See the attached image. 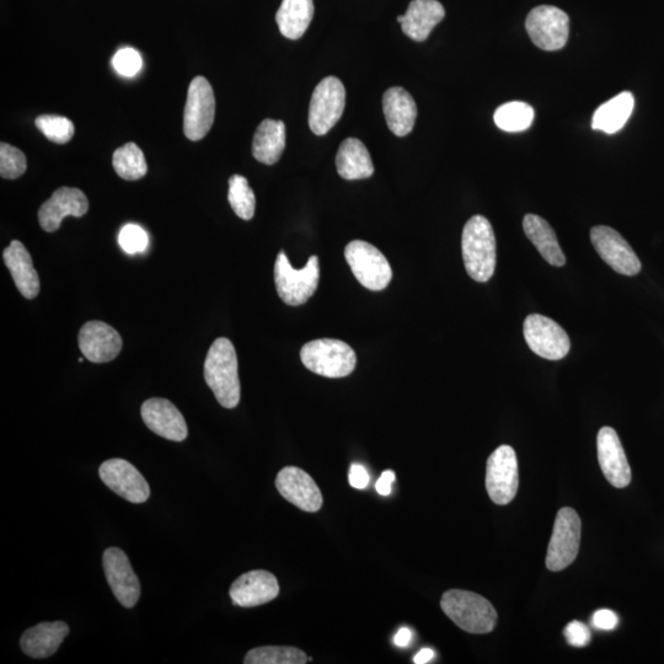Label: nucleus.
Segmentation results:
<instances>
[{"label":"nucleus","mask_w":664,"mask_h":664,"mask_svg":"<svg viewBox=\"0 0 664 664\" xmlns=\"http://www.w3.org/2000/svg\"><path fill=\"white\" fill-rule=\"evenodd\" d=\"M313 16V0H283L276 21L283 36L289 40H298L308 30Z\"/></svg>","instance_id":"30"},{"label":"nucleus","mask_w":664,"mask_h":664,"mask_svg":"<svg viewBox=\"0 0 664 664\" xmlns=\"http://www.w3.org/2000/svg\"><path fill=\"white\" fill-rule=\"evenodd\" d=\"M346 105V90L341 80L328 77L317 85L309 106V127L324 136L340 121Z\"/></svg>","instance_id":"8"},{"label":"nucleus","mask_w":664,"mask_h":664,"mask_svg":"<svg viewBox=\"0 0 664 664\" xmlns=\"http://www.w3.org/2000/svg\"><path fill=\"white\" fill-rule=\"evenodd\" d=\"M302 362L310 372L326 378H344L355 371L357 357L346 342L320 339L302 347Z\"/></svg>","instance_id":"4"},{"label":"nucleus","mask_w":664,"mask_h":664,"mask_svg":"<svg viewBox=\"0 0 664 664\" xmlns=\"http://www.w3.org/2000/svg\"><path fill=\"white\" fill-rule=\"evenodd\" d=\"M119 243L126 254L136 255L147 249L148 235L146 230L137 224H127L121 230Z\"/></svg>","instance_id":"37"},{"label":"nucleus","mask_w":664,"mask_h":664,"mask_svg":"<svg viewBox=\"0 0 664 664\" xmlns=\"http://www.w3.org/2000/svg\"><path fill=\"white\" fill-rule=\"evenodd\" d=\"M35 125L51 142L66 144L74 136L76 127L67 117L56 115H42L37 117Z\"/></svg>","instance_id":"35"},{"label":"nucleus","mask_w":664,"mask_h":664,"mask_svg":"<svg viewBox=\"0 0 664 664\" xmlns=\"http://www.w3.org/2000/svg\"><path fill=\"white\" fill-rule=\"evenodd\" d=\"M465 270L474 281L485 283L494 276L497 261L494 228L484 216H474L465 224L462 237Z\"/></svg>","instance_id":"2"},{"label":"nucleus","mask_w":664,"mask_h":664,"mask_svg":"<svg viewBox=\"0 0 664 664\" xmlns=\"http://www.w3.org/2000/svg\"><path fill=\"white\" fill-rule=\"evenodd\" d=\"M286 148V126L282 121L267 119L257 127L253 154L257 162L273 165L281 159Z\"/></svg>","instance_id":"28"},{"label":"nucleus","mask_w":664,"mask_h":664,"mask_svg":"<svg viewBox=\"0 0 664 664\" xmlns=\"http://www.w3.org/2000/svg\"><path fill=\"white\" fill-rule=\"evenodd\" d=\"M592 624L599 630H614L619 624L618 615L609 609L597 610L593 614Z\"/></svg>","instance_id":"40"},{"label":"nucleus","mask_w":664,"mask_h":664,"mask_svg":"<svg viewBox=\"0 0 664 664\" xmlns=\"http://www.w3.org/2000/svg\"><path fill=\"white\" fill-rule=\"evenodd\" d=\"M369 474L361 464H352L348 481L353 489L364 490L369 485Z\"/></svg>","instance_id":"41"},{"label":"nucleus","mask_w":664,"mask_h":664,"mask_svg":"<svg viewBox=\"0 0 664 664\" xmlns=\"http://www.w3.org/2000/svg\"><path fill=\"white\" fill-rule=\"evenodd\" d=\"M312 660L305 652L291 646L257 647L246 653L245 664H304Z\"/></svg>","instance_id":"33"},{"label":"nucleus","mask_w":664,"mask_h":664,"mask_svg":"<svg viewBox=\"0 0 664 664\" xmlns=\"http://www.w3.org/2000/svg\"><path fill=\"white\" fill-rule=\"evenodd\" d=\"M444 15L446 10L438 0H412L408 12L398 16V21L406 36L416 42H423L441 23Z\"/></svg>","instance_id":"22"},{"label":"nucleus","mask_w":664,"mask_h":664,"mask_svg":"<svg viewBox=\"0 0 664 664\" xmlns=\"http://www.w3.org/2000/svg\"><path fill=\"white\" fill-rule=\"evenodd\" d=\"M345 259L357 281L369 291H383L392 281L393 271L387 257L372 244L353 240L346 246Z\"/></svg>","instance_id":"6"},{"label":"nucleus","mask_w":664,"mask_h":664,"mask_svg":"<svg viewBox=\"0 0 664 664\" xmlns=\"http://www.w3.org/2000/svg\"><path fill=\"white\" fill-rule=\"evenodd\" d=\"M205 380L219 404L226 409L237 408L240 401L238 356L226 337L213 342L205 361Z\"/></svg>","instance_id":"1"},{"label":"nucleus","mask_w":664,"mask_h":664,"mask_svg":"<svg viewBox=\"0 0 664 664\" xmlns=\"http://www.w3.org/2000/svg\"><path fill=\"white\" fill-rule=\"evenodd\" d=\"M280 594L277 578L269 571L255 570L237 578L230 587L233 604L242 608H254L270 603Z\"/></svg>","instance_id":"20"},{"label":"nucleus","mask_w":664,"mask_h":664,"mask_svg":"<svg viewBox=\"0 0 664 664\" xmlns=\"http://www.w3.org/2000/svg\"><path fill=\"white\" fill-rule=\"evenodd\" d=\"M276 487L283 498L305 512H318L323 495L308 473L296 467L283 468L276 478Z\"/></svg>","instance_id":"16"},{"label":"nucleus","mask_w":664,"mask_h":664,"mask_svg":"<svg viewBox=\"0 0 664 664\" xmlns=\"http://www.w3.org/2000/svg\"><path fill=\"white\" fill-rule=\"evenodd\" d=\"M395 481V473L393 470H385L376 484V489L379 495L389 496L392 494L393 483Z\"/></svg>","instance_id":"42"},{"label":"nucleus","mask_w":664,"mask_h":664,"mask_svg":"<svg viewBox=\"0 0 664 664\" xmlns=\"http://www.w3.org/2000/svg\"><path fill=\"white\" fill-rule=\"evenodd\" d=\"M526 29L534 45L544 51L564 48L570 35V18L553 5H540L527 16Z\"/></svg>","instance_id":"9"},{"label":"nucleus","mask_w":664,"mask_h":664,"mask_svg":"<svg viewBox=\"0 0 664 664\" xmlns=\"http://www.w3.org/2000/svg\"><path fill=\"white\" fill-rule=\"evenodd\" d=\"M591 240L599 256L615 272L624 276H636L641 271V261L623 235L610 227L598 226L591 230Z\"/></svg>","instance_id":"13"},{"label":"nucleus","mask_w":664,"mask_h":664,"mask_svg":"<svg viewBox=\"0 0 664 664\" xmlns=\"http://www.w3.org/2000/svg\"><path fill=\"white\" fill-rule=\"evenodd\" d=\"M69 634V626L63 621L41 623L26 630L21 636V650L31 658H47L55 655Z\"/></svg>","instance_id":"24"},{"label":"nucleus","mask_w":664,"mask_h":664,"mask_svg":"<svg viewBox=\"0 0 664 664\" xmlns=\"http://www.w3.org/2000/svg\"><path fill=\"white\" fill-rule=\"evenodd\" d=\"M337 173L345 180L371 178L374 166L368 149L357 138H347L336 155Z\"/></svg>","instance_id":"26"},{"label":"nucleus","mask_w":664,"mask_h":664,"mask_svg":"<svg viewBox=\"0 0 664 664\" xmlns=\"http://www.w3.org/2000/svg\"><path fill=\"white\" fill-rule=\"evenodd\" d=\"M523 229L546 262L555 267L565 266L566 257L562 253L558 237L544 218L537 214H527L523 219Z\"/></svg>","instance_id":"27"},{"label":"nucleus","mask_w":664,"mask_h":664,"mask_svg":"<svg viewBox=\"0 0 664 664\" xmlns=\"http://www.w3.org/2000/svg\"><path fill=\"white\" fill-rule=\"evenodd\" d=\"M635 106L634 95L630 91H624L610 99L607 103L599 106L594 112L592 128L602 131L607 135H614L625 126V123L633 114Z\"/></svg>","instance_id":"29"},{"label":"nucleus","mask_w":664,"mask_h":664,"mask_svg":"<svg viewBox=\"0 0 664 664\" xmlns=\"http://www.w3.org/2000/svg\"><path fill=\"white\" fill-rule=\"evenodd\" d=\"M435 658V652L431 649H423L414 658L416 664L430 663Z\"/></svg>","instance_id":"44"},{"label":"nucleus","mask_w":664,"mask_h":664,"mask_svg":"<svg viewBox=\"0 0 664 664\" xmlns=\"http://www.w3.org/2000/svg\"><path fill=\"white\" fill-rule=\"evenodd\" d=\"M78 342L84 357L93 363L115 360L120 355L123 345L119 332L98 320L88 321L82 326Z\"/></svg>","instance_id":"18"},{"label":"nucleus","mask_w":664,"mask_h":664,"mask_svg":"<svg viewBox=\"0 0 664 664\" xmlns=\"http://www.w3.org/2000/svg\"><path fill=\"white\" fill-rule=\"evenodd\" d=\"M99 475L111 491L128 502L143 503L151 496V487L146 479L127 460H106L100 465Z\"/></svg>","instance_id":"14"},{"label":"nucleus","mask_w":664,"mask_h":664,"mask_svg":"<svg viewBox=\"0 0 664 664\" xmlns=\"http://www.w3.org/2000/svg\"><path fill=\"white\" fill-rule=\"evenodd\" d=\"M567 642L574 647H585L591 642V631L580 621H572L565 629Z\"/></svg>","instance_id":"39"},{"label":"nucleus","mask_w":664,"mask_h":664,"mask_svg":"<svg viewBox=\"0 0 664 664\" xmlns=\"http://www.w3.org/2000/svg\"><path fill=\"white\" fill-rule=\"evenodd\" d=\"M88 210L89 201L82 190L61 187L41 206L40 226L47 233L57 232L64 218L68 216L80 218L85 216Z\"/></svg>","instance_id":"19"},{"label":"nucleus","mask_w":664,"mask_h":664,"mask_svg":"<svg viewBox=\"0 0 664 664\" xmlns=\"http://www.w3.org/2000/svg\"><path fill=\"white\" fill-rule=\"evenodd\" d=\"M519 486L518 460L510 446H501L486 465V490L492 502L505 506L516 497Z\"/></svg>","instance_id":"12"},{"label":"nucleus","mask_w":664,"mask_h":664,"mask_svg":"<svg viewBox=\"0 0 664 664\" xmlns=\"http://www.w3.org/2000/svg\"><path fill=\"white\" fill-rule=\"evenodd\" d=\"M216 116V99L205 77L190 83L184 114V133L192 142L201 141L211 131Z\"/></svg>","instance_id":"11"},{"label":"nucleus","mask_w":664,"mask_h":664,"mask_svg":"<svg viewBox=\"0 0 664 664\" xmlns=\"http://www.w3.org/2000/svg\"><path fill=\"white\" fill-rule=\"evenodd\" d=\"M411 640H412V633L411 630L408 628L400 629L394 637L395 645L398 647H403V649H405V647H408L411 644Z\"/></svg>","instance_id":"43"},{"label":"nucleus","mask_w":664,"mask_h":664,"mask_svg":"<svg viewBox=\"0 0 664 664\" xmlns=\"http://www.w3.org/2000/svg\"><path fill=\"white\" fill-rule=\"evenodd\" d=\"M103 566L107 582L117 601L128 609L135 607L141 598V582L133 571L125 551L119 548L106 549Z\"/></svg>","instance_id":"15"},{"label":"nucleus","mask_w":664,"mask_h":664,"mask_svg":"<svg viewBox=\"0 0 664 664\" xmlns=\"http://www.w3.org/2000/svg\"><path fill=\"white\" fill-rule=\"evenodd\" d=\"M320 281L318 256H310L304 269L296 270L289 262L285 251L277 256L275 264V283L278 296L287 305L298 307L309 301L317 292Z\"/></svg>","instance_id":"5"},{"label":"nucleus","mask_w":664,"mask_h":664,"mask_svg":"<svg viewBox=\"0 0 664 664\" xmlns=\"http://www.w3.org/2000/svg\"><path fill=\"white\" fill-rule=\"evenodd\" d=\"M599 465L610 485L624 489L631 483V469L617 431L603 427L597 436Z\"/></svg>","instance_id":"17"},{"label":"nucleus","mask_w":664,"mask_h":664,"mask_svg":"<svg viewBox=\"0 0 664 664\" xmlns=\"http://www.w3.org/2000/svg\"><path fill=\"white\" fill-rule=\"evenodd\" d=\"M581 528V519L574 508H561L555 519L546 554V567L550 571L565 570L576 560L580 550Z\"/></svg>","instance_id":"7"},{"label":"nucleus","mask_w":664,"mask_h":664,"mask_svg":"<svg viewBox=\"0 0 664 664\" xmlns=\"http://www.w3.org/2000/svg\"><path fill=\"white\" fill-rule=\"evenodd\" d=\"M441 607L455 625L470 634H489L497 624L494 605L474 592L451 589L443 594Z\"/></svg>","instance_id":"3"},{"label":"nucleus","mask_w":664,"mask_h":664,"mask_svg":"<svg viewBox=\"0 0 664 664\" xmlns=\"http://www.w3.org/2000/svg\"><path fill=\"white\" fill-rule=\"evenodd\" d=\"M383 111L389 130L395 136L405 137L414 130L417 106L414 98L404 88L394 87L385 91Z\"/></svg>","instance_id":"25"},{"label":"nucleus","mask_w":664,"mask_h":664,"mask_svg":"<svg viewBox=\"0 0 664 664\" xmlns=\"http://www.w3.org/2000/svg\"><path fill=\"white\" fill-rule=\"evenodd\" d=\"M28 163L20 149L8 143L0 144V175L3 179L15 180L25 174Z\"/></svg>","instance_id":"36"},{"label":"nucleus","mask_w":664,"mask_h":664,"mask_svg":"<svg viewBox=\"0 0 664 664\" xmlns=\"http://www.w3.org/2000/svg\"><path fill=\"white\" fill-rule=\"evenodd\" d=\"M112 165H114L117 175L127 181L142 179L148 171L142 149L133 142L117 149L112 157Z\"/></svg>","instance_id":"31"},{"label":"nucleus","mask_w":664,"mask_h":664,"mask_svg":"<svg viewBox=\"0 0 664 664\" xmlns=\"http://www.w3.org/2000/svg\"><path fill=\"white\" fill-rule=\"evenodd\" d=\"M3 259L21 296L26 299H35L39 296L40 278L25 245L19 240H13L4 250Z\"/></svg>","instance_id":"23"},{"label":"nucleus","mask_w":664,"mask_h":664,"mask_svg":"<svg viewBox=\"0 0 664 664\" xmlns=\"http://www.w3.org/2000/svg\"><path fill=\"white\" fill-rule=\"evenodd\" d=\"M112 66L121 76L133 77L142 69V58L133 48H122L112 60Z\"/></svg>","instance_id":"38"},{"label":"nucleus","mask_w":664,"mask_h":664,"mask_svg":"<svg viewBox=\"0 0 664 664\" xmlns=\"http://www.w3.org/2000/svg\"><path fill=\"white\" fill-rule=\"evenodd\" d=\"M534 120V109L522 101H512L498 107L494 115L496 126L510 133L527 131Z\"/></svg>","instance_id":"32"},{"label":"nucleus","mask_w":664,"mask_h":664,"mask_svg":"<svg viewBox=\"0 0 664 664\" xmlns=\"http://www.w3.org/2000/svg\"><path fill=\"white\" fill-rule=\"evenodd\" d=\"M523 334L530 350L545 360H562L571 350V341L567 332L544 315H529L524 320Z\"/></svg>","instance_id":"10"},{"label":"nucleus","mask_w":664,"mask_h":664,"mask_svg":"<svg viewBox=\"0 0 664 664\" xmlns=\"http://www.w3.org/2000/svg\"><path fill=\"white\" fill-rule=\"evenodd\" d=\"M228 201L239 218L250 221L255 216L256 200L248 179L242 175H233L229 179Z\"/></svg>","instance_id":"34"},{"label":"nucleus","mask_w":664,"mask_h":664,"mask_svg":"<svg viewBox=\"0 0 664 664\" xmlns=\"http://www.w3.org/2000/svg\"><path fill=\"white\" fill-rule=\"evenodd\" d=\"M141 415L149 430L169 441H185L189 433L184 416L169 400L153 398L144 401Z\"/></svg>","instance_id":"21"}]
</instances>
